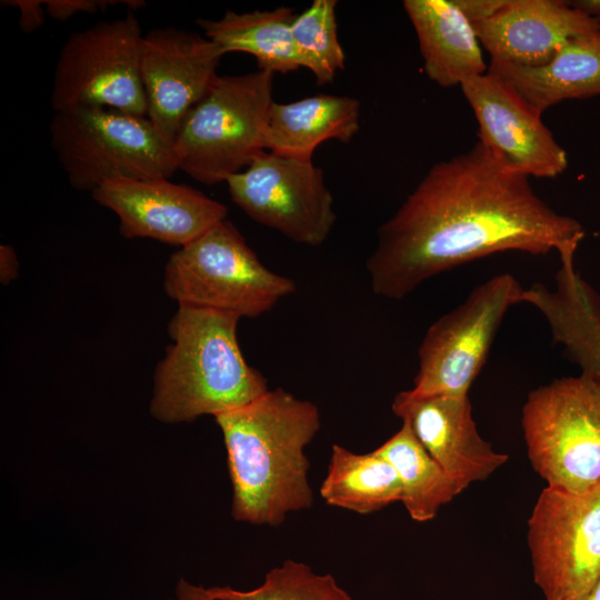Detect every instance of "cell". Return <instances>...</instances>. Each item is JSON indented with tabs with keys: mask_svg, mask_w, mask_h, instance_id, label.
Instances as JSON below:
<instances>
[{
	"mask_svg": "<svg viewBox=\"0 0 600 600\" xmlns=\"http://www.w3.org/2000/svg\"><path fill=\"white\" fill-rule=\"evenodd\" d=\"M112 210L124 238H150L183 247L227 219V207L169 179H111L91 192Z\"/></svg>",
	"mask_w": 600,
	"mask_h": 600,
	"instance_id": "4fadbf2b",
	"label": "cell"
},
{
	"mask_svg": "<svg viewBox=\"0 0 600 600\" xmlns=\"http://www.w3.org/2000/svg\"><path fill=\"white\" fill-rule=\"evenodd\" d=\"M523 288L511 273L477 286L464 301L427 330L410 389L418 396H467L484 366L498 329Z\"/></svg>",
	"mask_w": 600,
	"mask_h": 600,
	"instance_id": "9c48e42d",
	"label": "cell"
},
{
	"mask_svg": "<svg viewBox=\"0 0 600 600\" xmlns=\"http://www.w3.org/2000/svg\"><path fill=\"white\" fill-rule=\"evenodd\" d=\"M569 3L583 14L600 21V0H576Z\"/></svg>",
	"mask_w": 600,
	"mask_h": 600,
	"instance_id": "4dcf8cb0",
	"label": "cell"
},
{
	"mask_svg": "<svg viewBox=\"0 0 600 600\" xmlns=\"http://www.w3.org/2000/svg\"><path fill=\"white\" fill-rule=\"evenodd\" d=\"M212 600H353L329 573H316L303 562L284 560L250 590L230 586L207 588Z\"/></svg>",
	"mask_w": 600,
	"mask_h": 600,
	"instance_id": "d4e9b609",
	"label": "cell"
},
{
	"mask_svg": "<svg viewBox=\"0 0 600 600\" xmlns=\"http://www.w3.org/2000/svg\"><path fill=\"white\" fill-rule=\"evenodd\" d=\"M214 419L227 451L237 521L277 527L289 513L312 506L304 449L321 427L313 402L277 388Z\"/></svg>",
	"mask_w": 600,
	"mask_h": 600,
	"instance_id": "7a4b0ae2",
	"label": "cell"
},
{
	"mask_svg": "<svg viewBox=\"0 0 600 600\" xmlns=\"http://www.w3.org/2000/svg\"><path fill=\"white\" fill-rule=\"evenodd\" d=\"M402 6L431 81L449 88L488 71L474 26L454 0H404Z\"/></svg>",
	"mask_w": 600,
	"mask_h": 600,
	"instance_id": "ac0fdd59",
	"label": "cell"
},
{
	"mask_svg": "<svg viewBox=\"0 0 600 600\" xmlns=\"http://www.w3.org/2000/svg\"><path fill=\"white\" fill-rule=\"evenodd\" d=\"M376 450L397 471L402 486L401 502L412 520H432L442 506L461 493L407 422L402 421L401 428Z\"/></svg>",
	"mask_w": 600,
	"mask_h": 600,
	"instance_id": "603a6c76",
	"label": "cell"
},
{
	"mask_svg": "<svg viewBox=\"0 0 600 600\" xmlns=\"http://www.w3.org/2000/svg\"><path fill=\"white\" fill-rule=\"evenodd\" d=\"M224 53L206 36L167 27L143 36L140 70L147 118L172 144L180 122L219 76Z\"/></svg>",
	"mask_w": 600,
	"mask_h": 600,
	"instance_id": "7c38bea8",
	"label": "cell"
},
{
	"mask_svg": "<svg viewBox=\"0 0 600 600\" xmlns=\"http://www.w3.org/2000/svg\"><path fill=\"white\" fill-rule=\"evenodd\" d=\"M320 496L331 507L370 514L401 501L402 486L392 464L377 450L356 453L333 444Z\"/></svg>",
	"mask_w": 600,
	"mask_h": 600,
	"instance_id": "7402d4cb",
	"label": "cell"
},
{
	"mask_svg": "<svg viewBox=\"0 0 600 600\" xmlns=\"http://www.w3.org/2000/svg\"><path fill=\"white\" fill-rule=\"evenodd\" d=\"M391 408L460 492L488 479L509 459L480 436L469 394L418 396L406 390L394 397Z\"/></svg>",
	"mask_w": 600,
	"mask_h": 600,
	"instance_id": "9a60e30c",
	"label": "cell"
},
{
	"mask_svg": "<svg viewBox=\"0 0 600 600\" xmlns=\"http://www.w3.org/2000/svg\"><path fill=\"white\" fill-rule=\"evenodd\" d=\"M119 1L111 0H47L46 12L54 20L66 21L78 13H94Z\"/></svg>",
	"mask_w": 600,
	"mask_h": 600,
	"instance_id": "484cf974",
	"label": "cell"
},
{
	"mask_svg": "<svg viewBox=\"0 0 600 600\" xmlns=\"http://www.w3.org/2000/svg\"><path fill=\"white\" fill-rule=\"evenodd\" d=\"M226 183L248 217L297 243L321 246L336 223L333 197L312 160L264 151Z\"/></svg>",
	"mask_w": 600,
	"mask_h": 600,
	"instance_id": "8fae6325",
	"label": "cell"
},
{
	"mask_svg": "<svg viewBox=\"0 0 600 600\" xmlns=\"http://www.w3.org/2000/svg\"><path fill=\"white\" fill-rule=\"evenodd\" d=\"M3 6L17 7L20 11L19 26L23 32H32L44 22V6L40 0H11L2 1Z\"/></svg>",
	"mask_w": 600,
	"mask_h": 600,
	"instance_id": "83f0119b",
	"label": "cell"
},
{
	"mask_svg": "<svg viewBox=\"0 0 600 600\" xmlns=\"http://www.w3.org/2000/svg\"><path fill=\"white\" fill-rule=\"evenodd\" d=\"M337 3L336 0H313L291 24L299 67L308 69L319 86L331 83L346 67V54L338 38Z\"/></svg>",
	"mask_w": 600,
	"mask_h": 600,
	"instance_id": "cb8c5ba5",
	"label": "cell"
},
{
	"mask_svg": "<svg viewBox=\"0 0 600 600\" xmlns=\"http://www.w3.org/2000/svg\"><path fill=\"white\" fill-rule=\"evenodd\" d=\"M169 600H212L208 589L180 578L174 588V596Z\"/></svg>",
	"mask_w": 600,
	"mask_h": 600,
	"instance_id": "f546056e",
	"label": "cell"
},
{
	"mask_svg": "<svg viewBox=\"0 0 600 600\" xmlns=\"http://www.w3.org/2000/svg\"><path fill=\"white\" fill-rule=\"evenodd\" d=\"M19 261L13 247L9 244L0 246V281L8 284L18 276Z\"/></svg>",
	"mask_w": 600,
	"mask_h": 600,
	"instance_id": "f1b7e54d",
	"label": "cell"
},
{
	"mask_svg": "<svg viewBox=\"0 0 600 600\" xmlns=\"http://www.w3.org/2000/svg\"><path fill=\"white\" fill-rule=\"evenodd\" d=\"M479 141L433 164L377 232L366 261L374 294L400 300L427 280L503 251L574 261L581 223L558 213Z\"/></svg>",
	"mask_w": 600,
	"mask_h": 600,
	"instance_id": "6da1fadb",
	"label": "cell"
},
{
	"mask_svg": "<svg viewBox=\"0 0 600 600\" xmlns=\"http://www.w3.org/2000/svg\"><path fill=\"white\" fill-rule=\"evenodd\" d=\"M361 103L349 96L316 94L292 102L273 101L269 109L266 150L312 160L323 141L350 142L360 129Z\"/></svg>",
	"mask_w": 600,
	"mask_h": 600,
	"instance_id": "ffe728a7",
	"label": "cell"
},
{
	"mask_svg": "<svg viewBox=\"0 0 600 600\" xmlns=\"http://www.w3.org/2000/svg\"><path fill=\"white\" fill-rule=\"evenodd\" d=\"M456 4L474 26L501 11L509 0H454Z\"/></svg>",
	"mask_w": 600,
	"mask_h": 600,
	"instance_id": "4316f807",
	"label": "cell"
},
{
	"mask_svg": "<svg viewBox=\"0 0 600 600\" xmlns=\"http://www.w3.org/2000/svg\"><path fill=\"white\" fill-rule=\"evenodd\" d=\"M577 600H600V578L584 596Z\"/></svg>",
	"mask_w": 600,
	"mask_h": 600,
	"instance_id": "1f68e13d",
	"label": "cell"
},
{
	"mask_svg": "<svg viewBox=\"0 0 600 600\" xmlns=\"http://www.w3.org/2000/svg\"><path fill=\"white\" fill-rule=\"evenodd\" d=\"M273 78L263 70L218 76L173 138L179 170L201 183L216 184L267 151Z\"/></svg>",
	"mask_w": 600,
	"mask_h": 600,
	"instance_id": "277c9868",
	"label": "cell"
},
{
	"mask_svg": "<svg viewBox=\"0 0 600 600\" xmlns=\"http://www.w3.org/2000/svg\"><path fill=\"white\" fill-rule=\"evenodd\" d=\"M239 320L234 313L179 304L168 324L172 342L154 370V419L181 423L214 417L269 390L266 378L242 354Z\"/></svg>",
	"mask_w": 600,
	"mask_h": 600,
	"instance_id": "3957f363",
	"label": "cell"
},
{
	"mask_svg": "<svg viewBox=\"0 0 600 600\" xmlns=\"http://www.w3.org/2000/svg\"><path fill=\"white\" fill-rule=\"evenodd\" d=\"M533 581L543 600H577L600 578V484L584 493L546 487L528 520Z\"/></svg>",
	"mask_w": 600,
	"mask_h": 600,
	"instance_id": "30bf717a",
	"label": "cell"
},
{
	"mask_svg": "<svg viewBox=\"0 0 600 600\" xmlns=\"http://www.w3.org/2000/svg\"><path fill=\"white\" fill-rule=\"evenodd\" d=\"M142 41L133 11L71 33L56 63L53 111L101 107L147 117L140 70Z\"/></svg>",
	"mask_w": 600,
	"mask_h": 600,
	"instance_id": "ba28073f",
	"label": "cell"
},
{
	"mask_svg": "<svg viewBox=\"0 0 600 600\" xmlns=\"http://www.w3.org/2000/svg\"><path fill=\"white\" fill-rule=\"evenodd\" d=\"M294 18L293 10L288 7L251 12L228 10L220 19H198L197 24L224 54H252L258 70L274 74L300 68L291 37Z\"/></svg>",
	"mask_w": 600,
	"mask_h": 600,
	"instance_id": "44dd1931",
	"label": "cell"
},
{
	"mask_svg": "<svg viewBox=\"0 0 600 600\" xmlns=\"http://www.w3.org/2000/svg\"><path fill=\"white\" fill-rule=\"evenodd\" d=\"M522 302L543 316L553 342L581 373L600 382V294L577 271L574 261L561 262L553 288L542 283L523 288Z\"/></svg>",
	"mask_w": 600,
	"mask_h": 600,
	"instance_id": "e0dca14e",
	"label": "cell"
},
{
	"mask_svg": "<svg viewBox=\"0 0 600 600\" xmlns=\"http://www.w3.org/2000/svg\"><path fill=\"white\" fill-rule=\"evenodd\" d=\"M460 87L478 122V141L508 166L529 178H554L568 168L542 114L498 77L487 71Z\"/></svg>",
	"mask_w": 600,
	"mask_h": 600,
	"instance_id": "5bb4252c",
	"label": "cell"
},
{
	"mask_svg": "<svg viewBox=\"0 0 600 600\" xmlns=\"http://www.w3.org/2000/svg\"><path fill=\"white\" fill-rule=\"evenodd\" d=\"M474 29L492 61L538 67L570 39L600 31V21L566 1L509 0Z\"/></svg>",
	"mask_w": 600,
	"mask_h": 600,
	"instance_id": "2e32d148",
	"label": "cell"
},
{
	"mask_svg": "<svg viewBox=\"0 0 600 600\" xmlns=\"http://www.w3.org/2000/svg\"><path fill=\"white\" fill-rule=\"evenodd\" d=\"M51 147L70 184L96 190L117 179H170L179 170L172 144L147 117L101 107L54 112Z\"/></svg>",
	"mask_w": 600,
	"mask_h": 600,
	"instance_id": "5b68a950",
	"label": "cell"
},
{
	"mask_svg": "<svg viewBox=\"0 0 600 600\" xmlns=\"http://www.w3.org/2000/svg\"><path fill=\"white\" fill-rule=\"evenodd\" d=\"M521 426L529 460L548 487L584 493L600 484V382L580 373L532 390Z\"/></svg>",
	"mask_w": 600,
	"mask_h": 600,
	"instance_id": "52a82bcc",
	"label": "cell"
},
{
	"mask_svg": "<svg viewBox=\"0 0 600 600\" xmlns=\"http://www.w3.org/2000/svg\"><path fill=\"white\" fill-rule=\"evenodd\" d=\"M488 72L541 114L567 99L600 96V31L570 39L542 66L491 60Z\"/></svg>",
	"mask_w": 600,
	"mask_h": 600,
	"instance_id": "d6986e66",
	"label": "cell"
},
{
	"mask_svg": "<svg viewBox=\"0 0 600 600\" xmlns=\"http://www.w3.org/2000/svg\"><path fill=\"white\" fill-rule=\"evenodd\" d=\"M163 290L178 304L257 318L296 283L268 269L227 218L170 256Z\"/></svg>",
	"mask_w": 600,
	"mask_h": 600,
	"instance_id": "8992f818",
	"label": "cell"
}]
</instances>
